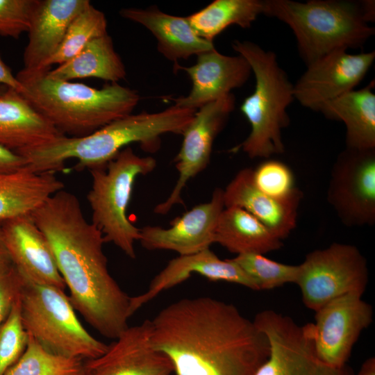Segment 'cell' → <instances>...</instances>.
<instances>
[{
  "instance_id": "1",
  "label": "cell",
  "mask_w": 375,
  "mask_h": 375,
  "mask_svg": "<svg viewBox=\"0 0 375 375\" xmlns=\"http://www.w3.org/2000/svg\"><path fill=\"white\" fill-rule=\"evenodd\" d=\"M150 322L152 344L176 375H254L269 353L253 321L212 297L179 299Z\"/></svg>"
},
{
  "instance_id": "2",
  "label": "cell",
  "mask_w": 375,
  "mask_h": 375,
  "mask_svg": "<svg viewBox=\"0 0 375 375\" xmlns=\"http://www.w3.org/2000/svg\"><path fill=\"white\" fill-rule=\"evenodd\" d=\"M31 216L52 248L74 310L101 335L116 339L128 327L131 297L109 272L101 231L85 219L77 197L64 189Z\"/></svg>"
},
{
  "instance_id": "3",
  "label": "cell",
  "mask_w": 375,
  "mask_h": 375,
  "mask_svg": "<svg viewBox=\"0 0 375 375\" xmlns=\"http://www.w3.org/2000/svg\"><path fill=\"white\" fill-rule=\"evenodd\" d=\"M196 111L174 105L158 112L131 113L89 135H63L17 153L25 159L30 170L38 173L60 171L70 159L77 160L78 170L103 168L132 143H139L144 151H156L160 137L167 133L182 135Z\"/></svg>"
},
{
  "instance_id": "4",
  "label": "cell",
  "mask_w": 375,
  "mask_h": 375,
  "mask_svg": "<svg viewBox=\"0 0 375 375\" xmlns=\"http://www.w3.org/2000/svg\"><path fill=\"white\" fill-rule=\"evenodd\" d=\"M50 69L22 68L15 76L24 88L21 94L65 135H89L131 114L140 101L136 90L118 83L97 89L53 78Z\"/></svg>"
},
{
  "instance_id": "5",
  "label": "cell",
  "mask_w": 375,
  "mask_h": 375,
  "mask_svg": "<svg viewBox=\"0 0 375 375\" xmlns=\"http://www.w3.org/2000/svg\"><path fill=\"white\" fill-rule=\"evenodd\" d=\"M263 15L293 31L306 65L337 51L361 47L374 33L372 1L264 0Z\"/></svg>"
},
{
  "instance_id": "6",
  "label": "cell",
  "mask_w": 375,
  "mask_h": 375,
  "mask_svg": "<svg viewBox=\"0 0 375 375\" xmlns=\"http://www.w3.org/2000/svg\"><path fill=\"white\" fill-rule=\"evenodd\" d=\"M232 47L247 60L256 80L253 93L240 106L251 131L239 148L251 158L282 154V130L289 124L287 108L294 99V85L274 52L246 40H235Z\"/></svg>"
},
{
  "instance_id": "7",
  "label": "cell",
  "mask_w": 375,
  "mask_h": 375,
  "mask_svg": "<svg viewBox=\"0 0 375 375\" xmlns=\"http://www.w3.org/2000/svg\"><path fill=\"white\" fill-rule=\"evenodd\" d=\"M19 301L25 330L47 351L85 361L106 351L108 344L80 322L63 290L24 280Z\"/></svg>"
},
{
  "instance_id": "8",
  "label": "cell",
  "mask_w": 375,
  "mask_h": 375,
  "mask_svg": "<svg viewBox=\"0 0 375 375\" xmlns=\"http://www.w3.org/2000/svg\"><path fill=\"white\" fill-rule=\"evenodd\" d=\"M156 167L154 158L139 156L127 147L105 167L90 170L92 186L87 199L91 222L101 231L105 242L114 244L131 258H135V243L140 231L127 217L134 183Z\"/></svg>"
},
{
  "instance_id": "9",
  "label": "cell",
  "mask_w": 375,
  "mask_h": 375,
  "mask_svg": "<svg viewBox=\"0 0 375 375\" xmlns=\"http://www.w3.org/2000/svg\"><path fill=\"white\" fill-rule=\"evenodd\" d=\"M369 278L367 260L354 245L333 242L308 253L299 264L297 284L306 307L314 311L340 296L363 294Z\"/></svg>"
},
{
  "instance_id": "10",
  "label": "cell",
  "mask_w": 375,
  "mask_h": 375,
  "mask_svg": "<svg viewBox=\"0 0 375 375\" xmlns=\"http://www.w3.org/2000/svg\"><path fill=\"white\" fill-rule=\"evenodd\" d=\"M253 321L269 345L267 358L254 375H354L347 365L333 367L318 357L306 324L272 310L260 311Z\"/></svg>"
},
{
  "instance_id": "11",
  "label": "cell",
  "mask_w": 375,
  "mask_h": 375,
  "mask_svg": "<svg viewBox=\"0 0 375 375\" xmlns=\"http://www.w3.org/2000/svg\"><path fill=\"white\" fill-rule=\"evenodd\" d=\"M327 200L349 227L375 222V149L346 147L331 169Z\"/></svg>"
},
{
  "instance_id": "12",
  "label": "cell",
  "mask_w": 375,
  "mask_h": 375,
  "mask_svg": "<svg viewBox=\"0 0 375 375\" xmlns=\"http://www.w3.org/2000/svg\"><path fill=\"white\" fill-rule=\"evenodd\" d=\"M315 312V322L306 326L318 357L333 367L346 365L361 333L373 321L372 306L362 295L349 293Z\"/></svg>"
},
{
  "instance_id": "13",
  "label": "cell",
  "mask_w": 375,
  "mask_h": 375,
  "mask_svg": "<svg viewBox=\"0 0 375 375\" xmlns=\"http://www.w3.org/2000/svg\"><path fill=\"white\" fill-rule=\"evenodd\" d=\"M235 104V97L231 93L196 111L182 134V145L174 159L178 172L176 185L167 199L154 208L156 213L165 215L174 206L183 203L181 194L184 188L208 166L214 140L234 110Z\"/></svg>"
},
{
  "instance_id": "14",
  "label": "cell",
  "mask_w": 375,
  "mask_h": 375,
  "mask_svg": "<svg viewBox=\"0 0 375 375\" xmlns=\"http://www.w3.org/2000/svg\"><path fill=\"white\" fill-rule=\"evenodd\" d=\"M375 59V52L351 54L337 50L306 65L294 85V99L303 106L319 111L326 102L354 90Z\"/></svg>"
},
{
  "instance_id": "15",
  "label": "cell",
  "mask_w": 375,
  "mask_h": 375,
  "mask_svg": "<svg viewBox=\"0 0 375 375\" xmlns=\"http://www.w3.org/2000/svg\"><path fill=\"white\" fill-rule=\"evenodd\" d=\"M173 367L151 339L150 319L126 328L101 356L83 361V375H171Z\"/></svg>"
},
{
  "instance_id": "16",
  "label": "cell",
  "mask_w": 375,
  "mask_h": 375,
  "mask_svg": "<svg viewBox=\"0 0 375 375\" xmlns=\"http://www.w3.org/2000/svg\"><path fill=\"white\" fill-rule=\"evenodd\" d=\"M223 190L216 188L210 201L198 204L174 219L169 228L146 226L139 242L148 250H169L179 256L210 249L215 243L219 217L224 208Z\"/></svg>"
},
{
  "instance_id": "17",
  "label": "cell",
  "mask_w": 375,
  "mask_h": 375,
  "mask_svg": "<svg viewBox=\"0 0 375 375\" xmlns=\"http://www.w3.org/2000/svg\"><path fill=\"white\" fill-rule=\"evenodd\" d=\"M1 226L13 266L24 280L65 290L52 248L31 215L8 220Z\"/></svg>"
},
{
  "instance_id": "18",
  "label": "cell",
  "mask_w": 375,
  "mask_h": 375,
  "mask_svg": "<svg viewBox=\"0 0 375 375\" xmlns=\"http://www.w3.org/2000/svg\"><path fill=\"white\" fill-rule=\"evenodd\" d=\"M197 56L191 67L176 65V69L185 71L192 81L189 94L174 99L176 106L197 110L242 87L252 73L247 60L239 54L226 56L214 48Z\"/></svg>"
},
{
  "instance_id": "19",
  "label": "cell",
  "mask_w": 375,
  "mask_h": 375,
  "mask_svg": "<svg viewBox=\"0 0 375 375\" xmlns=\"http://www.w3.org/2000/svg\"><path fill=\"white\" fill-rule=\"evenodd\" d=\"M192 274H200L211 281H226L258 290L253 280L231 258L222 260L207 249L170 260L153 277L144 293L131 297V315L160 292L181 283Z\"/></svg>"
},
{
  "instance_id": "20",
  "label": "cell",
  "mask_w": 375,
  "mask_h": 375,
  "mask_svg": "<svg viewBox=\"0 0 375 375\" xmlns=\"http://www.w3.org/2000/svg\"><path fill=\"white\" fill-rule=\"evenodd\" d=\"M224 206H237L251 214L283 241L297 226L300 193L278 199L260 191L253 181V169L238 172L223 190Z\"/></svg>"
},
{
  "instance_id": "21",
  "label": "cell",
  "mask_w": 375,
  "mask_h": 375,
  "mask_svg": "<svg viewBox=\"0 0 375 375\" xmlns=\"http://www.w3.org/2000/svg\"><path fill=\"white\" fill-rule=\"evenodd\" d=\"M88 0H37L23 54L24 67L36 69L56 52L74 17Z\"/></svg>"
},
{
  "instance_id": "22",
  "label": "cell",
  "mask_w": 375,
  "mask_h": 375,
  "mask_svg": "<svg viewBox=\"0 0 375 375\" xmlns=\"http://www.w3.org/2000/svg\"><path fill=\"white\" fill-rule=\"evenodd\" d=\"M63 135L19 92L7 88L0 94L1 147L18 153Z\"/></svg>"
},
{
  "instance_id": "23",
  "label": "cell",
  "mask_w": 375,
  "mask_h": 375,
  "mask_svg": "<svg viewBox=\"0 0 375 375\" xmlns=\"http://www.w3.org/2000/svg\"><path fill=\"white\" fill-rule=\"evenodd\" d=\"M119 15L148 29L157 40L158 51L175 64L215 48L196 33L186 17L167 14L156 6L122 8Z\"/></svg>"
},
{
  "instance_id": "24",
  "label": "cell",
  "mask_w": 375,
  "mask_h": 375,
  "mask_svg": "<svg viewBox=\"0 0 375 375\" xmlns=\"http://www.w3.org/2000/svg\"><path fill=\"white\" fill-rule=\"evenodd\" d=\"M64 186L54 172L38 173L26 166L0 172V224L31 215Z\"/></svg>"
},
{
  "instance_id": "25",
  "label": "cell",
  "mask_w": 375,
  "mask_h": 375,
  "mask_svg": "<svg viewBox=\"0 0 375 375\" xmlns=\"http://www.w3.org/2000/svg\"><path fill=\"white\" fill-rule=\"evenodd\" d=\"M374 81L324 103L319 112L327 118L344 122L346 147L359 150L375 149Z\"/></svg>"
},
{
  "instance_id": "26",
  "label": "cell",
  "mask_w": 375,
  "mask_h": 375,
  "mask_svg": "<svg viewBox=\"0 0 375 375\" xmlns=\"http://www.w3.org/2000/svg\"><path fill=\"white\" fill-rule=\"evenodd\" d=\"M215 243L231 253L265 254L279 249L283 241L244 209L224 207L215 228Z\"/></svg>"
},
{
  "instance_id": "27",
  "label": "cell",
  "mask_w": 375,
  "mask_h": 375,
  "mask_svg": "<svg viewBox=\"0 0 375 375\" xmlns=\"http://www.w3.org/2000/svg\"><path fill=\"white\" fill-rule=\"evenodd\" d=\"M48 74L62 81L97 78L110 83H118L126 76L124 64L108 33L91 40L77 55L50 69Z\"/></svg>"
},
{
  "instance_id": "28",
  "label": "cell",
  "mask_w": 375,
  "mask_h": 375,
  "mask_svg": "<svg viewBox=\"0 0 375 375\" xmlns=\"http://www.w3.org/2000/svg\"><path fill=\"white\" fill-rule=\"evenodd\" d=\"M261 14L263 1L215 0L186 18L200 38L212 42L229 26L249 28Z\"/></svg>"
},
{
  "instance_id": "29",
  "label": "cell",
  "mask_w": 375,
  "mask_h": 375,
  "mask_svg": "<svg viewBox=\"0 0 375 375\" xmlns=\"http://www.w3.org/2000/svg\"><path fill=\"white\" fill-rule=\"evenodd\" d=\"M106 33V16L90 3L74 17L58 49L40 68H51L53 65H59L66 62L77 55L91 40Z\"/></svg>"
},
{
  "instance_id": "30",
  "label": "cell",
  "mask_w": 375,
  "mask_h": 375,
  "mask_svg": "<svg viewBox=\"0 0 375 375\" xmlns=\"http://www.w3.org/2000/svg\"><path fill=\"white\" fill-rule=\"evenodd\" d=\"M83 360L52 354L28 336L26 349L4 375H83Z\"/></svg>"
},
{
  "instance_id": "31",
  "label": "cell",
  "mask_w": 375,
  "mask_h": 375,
  "mask_svg": "<svg viewBox=\"0 0 375 375\" xmlns=\"http://www.w3.org/2000/svg\"><path fill=\"white\" fill-rule=\"evenodd\" d=\"M231 259L253 280L258 290L295 283L297 279L299 265L281 263L258 253L240 254Z\"/></svg>"
},
{
  "instance_id": "32",
  "label": "cell",
  "mask_w": 375,
  "mask_h": 375,
  "mask_svg": "<svg viewBox=\"0 0 375 375\" xmlns=\"http://www.w3.org/2000/svg\"><path fill=\"white\" fill-rule=\"evenodd\" d=\"M28 342V335L22 322L19 296L0 326V375H4L19 359Z\"/></svg>"
},
{
  "instance_id": "33",
  "label": "cell",
  "mask_w": 375,
  "mask_h": 375,
  "mask_svg": "<svg viewBox=\"0 0 375 375\" xmlns=\"http://www.w3.org/2000/svg\"><path fill=\"white\" fill-rule=\"evenodd\" d=\"M253 181L262 192L278 199H288L301 192L295 185L294 175L284 162L267 158L253 169Z\"/></svg>"
},
{
  "instance_id": "34",
  "label": "cell",
  "mask_w": 375,
  "mask_h": 375,
  "mask_svg": "<svg viewBox=\"0 0 375 375\" xmlns=\"http://www.w3.org/2000/svg\"><path fill=\"white\" fill-rule=\"evenodd\" d=\"M37 0H0V35L19 38L28 32Z\"/></svg>"
},
{
  "instance_id": "35",
  "label": "cell",
  "mask_w": 375,
  "mask_h": 375,
  "mask_svg": "<svg viewBox=\"0 0 375 375\" xmlns=\"http://www.w3.org/2000/svg\"><path fill=\"white\" fill-rule=\"evenodd\" d=\"M24 279L16 268L0 273V326L19 297Z\"/></svg>"
},
{
  "instance_id": "36",
  "label": "cell",
  "mask_w": 375,
  "mask_h": 375,
  "mask_svg": "<svg viewBox=\"0 0 375 375\" xmlns=\"http://www.w3.org/2000/svg\"><path fill=\"white\" fill-rule=\"evenodd\" d=\"M26 165L21 155L0 146V172L16 170Z\"/></svg>"
},
{
  "instance_id": "37",
  "label": "cell",
  "mask_w": 375,
  "mask_h": 375,
  "mask_svg": "<svg viewBox=\"0 0 375 375\" xmlns=\"http://www.w3.org/2000/svg\"><path fill=\"white\" fill-rule=\"evenodd\" d=\"M0 86L13 89L20 94L24 91V88L14 76L10 69L6 65L0 56Z\"/></svg>"
},
{
  "instance_id": "38",
  "label": "cell",
  "mask_w": 375,
  "mask_h": 375,
  "mask_svg": "<svg viewBox=\"0 0 375 375\" xmlns=\"http://www.w3.org/2000/svg\"><path fill=\"white\" fill-rule=\"evenodd\" d=\"M12 266L13 264L5 244L3 231L0 224V273L7 271Z\"/></svg>"
},
{
  "instance_id": "39",
  "label": "cell",
  "mask_w": 375,
  "mask_h": 375,
  "mask_svg": "<svg viewBox=\"0 0 375 375\" xmlns=\"http://www.w3.org/2000/svg\"><path fill=\"white\" fill-rule=\"evenodd\" d=\"M356 375H375L374 357H370L365 360Z\"/></svg>"
},
{
  "instance_id": "40",
  "label": "cell",
  "mask_w": 375,
  "mask_h": 375,
  "mask_svg": "<svg viewBox=\"0 0 375 375\" xmlns=\"http://www.w3.org/2000/svg\"><path fill=\"white\" fill-rule=\"evenodd\" d=\"M8 88L4 86H0V94L3 93Z\"/></svg>"
}]
</instances>
